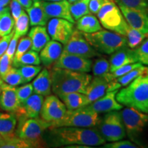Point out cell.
Instances as JSON below:
<instances>
[{
    "label": "cell",
    "mask_w": 148,
    "mask_h": 148,
    "mask_svg": "<svg viewBox=\"0 0 148 148\" xmlns=\"http://www.w3.org/2000/svg\"><path fill=\"white\" fill-rule=\"evenodd\" d=\"M34 93L42 96H48L51 92V80L50 72L47 69H42L32 82Z\"/></svg>",
    "instance_id": "obj_24"
},
{
    "label": "cell",
    "mask_w": 148,
    "mask_h": 148,
    "mask_svg": "<svg viewBox=\"0 0 148 148\" xmlns=\"http://www.w3.org/2000/svg\"><path fill=\"white\" fill-rule=\"evenodd\" d=\"M92 74L94 76H100L110 73V63L109 61L104 58L96 59L92 65Z\"/></svg>",
    "instance_id": "obj_36"
},
{
    "label": "cell",
    "mask_w": 148,
    "mask_h": 148,
    "mask_svg": "<svg viewBox=\"0 0 148 148\" xmlns=\"http://www.w3.org/2000/svg\"><path fill=\"white\" fill-rule=\"evenodd\" d=\"M121 114L127 136L136 145H140L138 137L148 123V114L127 107L121 112Z\"/></svg>",
    "instance_id": "obj_9"
},
{
    "label": "cell",
    "mask_w": 148,
    "mask_h": 148,
    "mask_svg": "<svg viewBox=\"0 0 148 148\" xmlns=\"http://www.w3.org/2000/svg\"><path fill=\"white\" fill-rule=\"evenodd\" d=\"M51 125L47 122L39 118H29L21 122L17 130V136L32 143L33 147H42L44 145L42 136L45 130Z\"/></svg>",
    "instance_id": "obj_7"
},
{
    "label": "cell",
    "mask_w": 148,
    "mask_h": 148,
    "mask_svg": "<svg viewBox=\"0 0 148 148\" xmlns=\"http://www.w3.org/2000/svg\"><path fill=\"white\" fill-rule=\"evenodd\" d=\"M146 68H147L146 66H144L143 65L139 66V67L135 68V69L128 72V73H125V75L116 77V81L121 85V86H126L132 81L134 80L136 77H138L140 74L145 71Z\"/></svg>",
    "instance_id": "obj_37"
},
{
    "label": "cell",
    "mask_w": 148,
    "mask_h": 148,
    "mask_svg": "<svg viewBox=\"0 0 148 148\" xmlns=\"http://www.w3.org/2000/svg\"><path fill=\"white\" fill-rule=\"evenodd\" d=\"M127 24L133 28L148 34V12L119 5Z\"/></svg>",
    "instance_id": "obj_15"
},
{
    "label": "cell",
    "mask_w": 148,
    "mask_h": 148,
    "mask_svg": "<svg viewBox=\"0 0 148 148\" xmlns=\"http://www.w3.org/2000/svg\"><path fill=\"white\" fill-rule=\"evenodd\" d=\"M103 147L106 148H136L138 147V146L130 140H119L105 144Z\"/></svg>",
    "instance_id": "obj_44"
},
{
    "label": "cell",
    "mask_w": 148,
    "mask_h": 148,
    "mask_svg": "<svg viewBox=\"0 0 148 148\" xmlns=\"http://www.w3.org/2000/svg\"><path fill=\"white\" fill-rule=\"evenodd\" d=\"M118 5L148 12V0H114Z\"/></svg>",
    "instance_id": "obj_38"
},
{
    "label": "cell",
    "mask_w": 148,
    "mask_h": 148,
    "mask_svg": "<svg viewBox=\"0 0 148 148\" xmlns=\"http://www.w3.org/2000/svg\"><path fill=\"white\" fill-rule=\"evenodd\" d=\"M76 29L84 33H94L101 30L99 19L92 14H87L76 21Z\"/></svg>",
    "instance_id": "obj_27"
},
{
    "label": "cell",
    "mask_w": 148,
    "mask_h": 148,
    "mask_svg": "<svg viewBox=\"0 0 148 148\" xmlns=\"http://www.w3.org/2000/svg\"><path fill=\"white\" fill-rule=\"evenodd\" d=\"M47 32L52 40L64 44L73 32V23L60 18H52L47 23Z\"/></svg>",
    "instance_id": "obj_13"
},
{
    "label": "cell",
    "mask_w": 148,
    "mask_h": 148,
    "mask_svg": "<svg viewBox=\"0 0 148 148\" xmlns=\"http://www.w3.org/2000/svg\"><path fill=\"white\" fill-rule=\"evenodd\" d=\"M61 101L65 105L67 110H73L89 104V101L86 94L79 92H67L59 95Z\"/></svg>",
    "instance_id": "obj_25"
},
{
    "label": "cell",
    "mask_w": 148,
    "mask_h": 148,
    "mask_svg": "<svg viewBox=\"0 0 148 148\" xmlns=\"http://www.w3.org/2000/svg\"><path fill=\"white\" fill-rule=\"evenodd\" d=\"M10 10H11V14H12V16L14 21L17 19L20 14H21L22 11L23 10L22 5L20 4V3L18 2L17 0H12L11 1Z\"/></svg>",
    "instance_id": "obj_45"
},
{
    "label": "cell",
    "mask_w": 148,
    "mask_h": 148,
    "mask_svg": "<svg viewBox=\"0 0 148 148\" xmlns=\"http://www.w3.org/2000/svg\"><path fill=\"white\" fill-rule=\"evenodd\" d=\"M28 36L32 41L31 49L37 52L40 51L46 44L50 40V36L48 34L47 28L41 25L32 26Z\"/></svg>",
    "instance_id": "obj_23"
},
{
    "label": "cell",
    "mask_w": 148,
    "mask_h": 148,
    "mask_svg": "<svg viewBox=\"0 0 148 148\" xmlns=\"http://www.w3.org/2000/svg\"><path fill=\"white\" fill-rule=\"evenodd\" d=\"M29 19L28 14L25 11H22L21 14L15 21L14 25V34L18 37L25 36L28 32Z\"/></svg>",
    "instance_id": "obj_32"
},
{
    "label": "cell",
    "mask_w": 148,
    "mask_h": 148,
    "mask_svg": "<svg viewBox=\"0 0 148 148\" xmlns=\"http://www.w3.org/2000/svg\"><path fill=\"white\" fill-rule=\"evenodd\" d=\"M18 42L17 49L14 53L13 60L19 58L23 53L28 51L32 46V41L29 36H23Z\"/></svg>",
    "instance_id": "obj_39"
},
{
    "label": "cell",
    "mask_w": 148,
    "mask_h": 148,
    "mask_svg": "<svg viewBox=\"0 0 148 148\" xmlns=\"http://www.w3.org/2000/svg\"><path fill=\"white\" fill-rule=\"evenodd\" d=\"M10 0H0V4L3 5V7H5L10 3Z\"/></svg>",
    "instance_id": "obj_50"
},
{
    "label": "cell",
    "mask_w": 148,
    "mask_h": 148,
    "mask_svg": "<svg viewBox=\"0 0 148 148\" xmlns=\"http://www.w3.org/2000/svg\"><path fill=\"white\" fill-rule=\"evenodd\" d=\"M12 59L6 53L0 56V77H2L12 67Z\"/></svg>",
    "instance_id": "obj_43"
},
{
    "label": "cell",
    "mask_w": 148,
    "mask_h": 148,
    "mask_svg": "<svg viewBox=\"0 0 148 148\" xmlns=\"http://www.w3.org/2000/svg\"><path fill=\"white\" fill-rule=\"evenodd\" d=\"M106 1L107 0H90L89 3H88L90 12H91L92 14H97L103 3Z\"/></svg>",
    "instance_id": "obj_48"
},
{
    "label": "cell",
    "mask_w": 148,
    "mask_h": 148,
    "mask_svg": "<svg viewBox=\"0 0 148 148\" xmlns=\"http://www.w3.org/2000/svg\"><path fill=\"white\" fill-rule=\"evenodd\" d=\"M21 103L16 95V88L5 84H3L2 90L0 93V108L7 112H12L16 114L21 108Z\"/></svg>",
    "instance_id": "obj_18"
},
{
    "label": "cell",
    "mask_w": 148,
    "mask_h": 148,
    "mask_svg": "<svg viewBox=\"0 0 148 148\" xmlns=\"http://www.w3.org/2000/svg\"><path fill=\"white\" fill-rule=\"evenodd\" d=\"M83 34L88 42L98 52L112 54L127 46L126 37L112 31L101 29L90 34L84 32Z\"/></svg>",
    "instance_id": "obj_4"
},
{
    "label": "cell",
    "mask_w": 148,
    "mask_h": 148,
    "mask_svg": "<svg viewBox=\"0 0 148 148\" xmlns=\"http://www.w3.org/2000/svg\"><path fill=\"white\" fill-rule=\"evenodd\" d=\"M14 33V30L12 29V31L10 33V34L6 35V36L1 37V38L0 39V56H1L3 53L6 52L9 43H10V41L11 38H12V37L13 36Z\"/></svg>",
    "instance_id": "obj_46"
},
{
    "label": "cell",
    "mask_w": 148,
    "mask_h": 148,
    "mask_svg": "<svg viewBox=\"0 0 148 148\" xmlns=\"http://www.w3.org/2000/svg\"><path fill=\"white\" fill-rule=\"evenodd\" d=\"M119 103L148 114V67L134 80L117 92Z\"/></svg>",
    "instance_id": "obj_3"
},
{
    "label": "cell",
    "mask_w": 148,
    "mask_h": 148,
    "mask_svg": "<svg viewBox=\"0 0 148 148\" xmlns=\"http://www.w3.org/2000/svg\"><path fill=\"white\" fill-rule=\"evenodd\" d=\"M148 34L140 32L133 28L127 24L125 27V37L127 38V45L130 49H135L140 45Z\"/></svg>",
    "instance_id": "obj_29"
},
{
    "label": "cell",
    "mask_w": 148,
    "mask_h": 148,
    "mask_svg": "<svg viewBox=\"0 0 148 148\" xmlns=\"http://www.w3.org/2000/svg\"><path fill=\"white\" fill-rule=\"evenodd\" d=\"M98 125V130L106 141L121 140L126 135L121 112L117 110L108 112Z\"/></svg>",
    "instance_id": "obj_8"
},
{
    "label": "cell",
    "mask_w": 148,
    "mask_h": 148,
    "mask_svg": "<svg viewBox=\"0 0 148 148\" xmlns=\"http://www.w3.org/2000/svg\"><path fill=\"white\" fill-rule=\"evenodd\" d=\"M90 0H78L70 4V12L75 21L78 20L82 16L90 13L88 3Z\"/></svg>",
    "instance_id": "obj_31"
},
{
    "label": "cell",
    "mask_w": 148,
    "mask_h": 148,
    "mask_svg": "<svg viewBox=\"0 0 148 148\" xmlns=\"http://www.w3.org/2000/svg\"><path fill=\"white\" fill-rule=\"evenodd\" d=\"M33 147L32 143L27 140L23 139L17 136H11V137L4 138L1 148H30Z\"/></svg>",
    "instance_id": "obj_35"
},
{
    "label": "cell",
    "mask_w": 148,
    "mask_h": 148,
    "mask_svg": "<svg viewBox=\"0 0 148 148\" xmlns=\"http://www.w3.org/2000/svg\"><path fill=\"white\" fill-rule=\"evenodd\" d=\"M66 110L65 105L57 96L49 95L44 100L40 114L41 119L51 123L60 119Z\"/></svg>",
    "instance_id": "obj_12"
},
{
    "label": "cell",
    "mask_w": 148,
    "mask_h": 148,
    "mask_svg": "<svg viewBox=\"0 0 148 148\" xmlns=\"http://www.w3.org/2000/svg\"><path fill=\"white\" fill-rule=\"evenodd\" d=\"M4 8H5V7H3V5H1V4H0V12H1V11H2V10H3V9Z\"/></svg>",
    "instance_id": "obj_55"
},
{
    "label": "cell",
    "mask_w": 148,
    "mask_h": 148,
    "mask_svg": "<svg viewBox=\"0 0 148 148\" xmlns=\"http://www.w3.org/2000/svg\"><path fill=\"white\" fill-rule=\"evenodd\" d=\"M114 79L110 72L106 75L95 76L91 79L86 92L89 104L110 91V84Z\"/></svg>",
    "instance_id": "obj_14"
},
{
    "label": "cell",
    "mask_w": 148,
    "mask_h": 148,
    "mask_svg": "<svg viewBox=\"0 0 148 148\" xmlns=\"http://www.w3.org/2000/svg\"><path fill=\"white\" fill-rule=\"evenodd\" d=\"M51 90L57 96L71 92L86 94L92 75L85 72L52 68L50 71Z\"/></svg>",
    "instance_id": "obj_2"
},
{
    "label": "cell",
    "mask_w": 148,
    "mask_h": 148,
    "mask_svg": "<svg viewBox=\"0 0 148 148\" xmlns=\"http://www.w3.org/2000/svg\"><path fill=\"white\" fill-rule=\"evenodd\" d=\"M138 62V58L134 50L130 49L126 46L112 53L109 60L110 72L112 73L122 66Z\"/></svg>",
    "instance_id": "obj_20"
},
{
    "label": "cell",
    "mask_w": 148,
    "mask_h": 148,
    "mask_svg": "<svg viewBox=\"0 0 148 148\" xmlns=\"http://www.w3.org/2000/svg\"><path fill=\"white\" fill-rule=\"evenodd\" d=\"M18 39H19V37L16 36L14 34L13 36H12V38H11L10 43H9L8 47L6 50V53L9 56L10 58L12 59V60H13L14 53H15L16 45H17Z\"/></svg>",
    "instance_id": "obj_47"
},
{
    "label": "cell",
    "mask_w": 148,
    "mask_h": 148,
    "mask_svg": "<svg viewBox=\"0 0 148 148\" xmlns=\"http://www.w3.org/2000/svg\"><path fill=\"white\" fill-rule=\"evenodd\" d=\"M64 52L79 56L86 58L101 56V54L86 39L82 32L74 29L71 37L64 45Z\"/></svg>",
    "instance_id": "obj_10"
},
{
    "label": "cell",
    "mask_w": 148,
    "mask_h": 148,
    "mask_svg": "<svg viewBox=\"0 0 148 148\" xmlns=\"http://www.w3.org/2000/svg\"><path fill=\"white\" fill-rule=\"evenodd\" d=\"M17 1L22 5V7L25 9L29 8V7L32 6L33 3V0H17Z\"/></svg>",
    "instance_id": "obj_49"
},
{
    "label": "cell",
    "mask_w": 148,
    "mask_h": 148,
    "mask_svg": "<svg viewBox=\"0 0 148 148\" xmlns=\"http://www.w3.org/2000/svg\"><path fill=\"white\" fill-rule=\"evenodd\" d=\"M142 64L140 62H135V63H132V64H126V65L122 66L121 67L118 68L117 69L115 70L114 72H112V75L114 78H116V77H119L120 76H122V75H125V73H128L130 71H132L135 68L139 67V66H142Z\"/></svg>",
    "instance_id": "obj_42"
},
{
    "label": "cell",
    "mask_w": 148,
    "mask_h": 148,
    "mask_svg": "<svg viewBox=\"0 0 148 148\" xmlns=\"http://www.w3.org/2000/svg\"><path fill=\"white\" fill-rule=\"evenodd\" d=\"M16 123V116L14 113L0 112V135L3 138L14 136Z\"/></svg>",
    "instance_id": "obj_26"
},
{
    "label": "cell",
    "mask_w": 148,
    "mask_h": 148,
    "mask_svg": "<svg viewBox=\"0 0 148 148\" xmlns=\"http://www.w3.org/2000/svg\"><path fill=\"white\" fill-rule=\"evenodd\" d=\"M63 50L62 43L56 40H49L40 50V62L44 66H48L53 64L59 58Z\"/></svg>",
    "instance_id": "obj_21"
},
{
    "label": "cell",
    "mask_w": 148,
    "mask_h": 148,
    "mask_svg": "<svg viewBox=\"0 0 148 148\" xmlns=\"http://www.w3.org/2000/svg\"><path fill=\"white\" fill-rule=\"evenodd\" d=\"M138 62L141 64H148V38L142 42L134 50Z\"/></svg>",
    "instance_id": "obj_41"
},
{
    "label": "cell",
    "mask_w": 148,
    "mask_h": 148,
    "mask_svg": "<svg viewBox=\"0 0 148 148\" xmlns=\"http://www.w3.org/2000/svg\"><path fill=\"white\" fill-rule=\"evenodd\" d=\"M15 21L11 15L10 8L5 6L0 12V38L12 32Z\"/></svg>",
    "instance_id": "obj_28"
},
{
    "label": "cell",
    "mask_w": 148,
    "mask_h": 148,
    "mask_svg": "<svg viewBox=\"0 0 148 148\" xmlns=\"http://www.w3.org/2000/svg\"><path fill=\"white\" fill-rule=\"evenodd\" d=\"M40 63V56L37 51L28 50L16 60H12L14 67L18 68L23 65H39Z\"/></svg>",
    "instance_id": "obj_30"
},
{
    "label": "cell",
    "mask_w": 148,
    "mask_h": 148,
    "mask_svg": "<svg viewBox=\"0 0 148 148\" xmlns=\"http://www.w3.org/2000/svg\"><path fill=\"white\" fill-rule=\"evenodd\" d=\"M18 68L24 83L30 82L38 75L42 69L39 65H23Z\"/></svg>",
    "instance_id": "obj_34"
},
{
    "label": "cell",
    "mask_w": 148,
    "mask_h": 148,
    "mask_svg": "<svg viewBox=\"0 0 148 148\" xmlns=\"http://www.w3.org/2000/svg\"><path fill=\"white\" fill-rule=\"evenodd\" d=\"M97 15L103 27L125 36V27L127 23L120 8L114 1L107 0L97 12Z\"/></svg>",
    "instance_id": "obj_6"
},
{
    "label": "cell",
    "mask_w": 148,
    "mask_h": 148,
    "mask_svg": "<svg viewBox=\"0 0 148 148\" xmlns=\"http://www.w3.org/2000/svg\"><path fill=\"white\" fill-rule=\"evenodd\" d=\"M25 10L28 14L29 24L32 26L47 25L49 18L44 10L41 0H33L32 6Z\"/></svg>",
    "instance_id": "obj_22"
},
{
    "label": "cell",
    "mask_w": 148,
    "mask_h": 148,
    "mask_svg": "<svg viewBox=\"0 0 148 148\" xmlns=\"http://www.w3.org/2000/svg\"><path fill=\"white\" fill-rule=\"evenodd\" d=\"M118 91V90H114L106 92L101 97L88 104V107L97 113L121 110L123 108V105L118 102L116 99Z\"/></svg>",
    "instance_id": "obj_17"
},
{
    "label": "cell",
    "mask_w": 148,
    "mask_h": 148,
    "mask_svg": "<svg viewBox=\"0 0 148 148\" xmlns=\"http://www.w3.org/2000/svg\"><path fill=\"white\" fill-rule=\"evenodd\" d=\"M92 65V62L89 58H83L62 51L59 58L53 64L52 68H60L88 73L91 70Z\"/></svg>",
    "instance_id": "obj_11"
},
{
    "label": "cell",
    "mask_w": 148,
    "mask_h": 148,
    "mask_svg": "<svg viewBox=\"0 0 148 148\" xmlns=\"http://www.w3.org/2000/svg\"><path fill=\"white\" fill-rule=\"evenodd\" d=\"M42 1H62V0H42Z\"/></svg>",
    "instance_id": "obj_53"
},
{
    "label": "cell",
    "mask_w": 148,
    "mask_h": 148,
    "mask_svg": "<svg viewBox=\"0 0 148 148\" xmlns=\"http://www.w3.org/2000/svg\"><path fill=\"white\" fill-rule=\"evenodd\" d=\"M44 101L43 96L32 94L21 105V108L15 115L19 118H36L39 115Z\"/></svg>",
    "instance_id": "obj_19"
},
{
    "label": "cell",
    "mask_w": 148,
    "mask_h": 148,
    "mask_svg": "<svg viewBox=\"0 0 148 148\" xmlns=\"http://www.w3.org/2000/svg\"><path fill=\"white\" fill-rule=\"evenodd\" d=\"M3 143H4V138L0 135V148H1V147H2Z\"/></svg>",
    "instance_id": "obj_52"
},
{
    "label": "cell",
    "mask_w": 148,
    "mask_h": 148,
    "mask_svg": "<svg viewBox=\"0 0 148 148\" xmlns=\"http://www.w3.org/2000/svg\"><path fill=\"white\" fill-rule=\"evenodd\" d=\"M77 1H78V0H68V1H69L70 3H73Z\"/></svg>",
    "instance_id": "obj_54"
},
{
    "label": "cell",
    "mask_w": 148,
    "mask_h": 148,
    "mask_svg": "<svg viewBox=\"0 0 148 148\" xmlns=\"http://www.w3.org/2000/svg\"><path fill=\"white\" fill-rule=\"evenodd\" d=\"M108 1H114V0H108Z\"/></svg>",
    "instance_id": "obj_56"
},
{
    "label": "cell",
    "mask_w": 148,
    "mask_h": 148,
    "mask_svg": "<svg viewBox=\"0 0 148 148\" xmlns=\"http://www.w3.org/2000/svg\"><path fill=\"white\" fill-rule=\"evenodd\" d=\"M100 122L98 113L88 106L73 110H66L64 115L58 121L51 123L49 127L73 126L94 127Z\"/></svg>",
    "instance_id": "obj_5"
},
{
    "label": "cell",
    "mask_w": 148,
    "mask_h": 148,
    "mask_svg": "<svg viewBox=\"0 0 148 148\" xmlns=\"http://www.w3.org/2000/svg\"><path fill=\"white\" fill-rule=\"evenodd\" d=\"M1 79L5 84L12 86H16L18 85L24 84V81L22 78L19 70L16 67H11L1 77Z\"/></svg>",
    "instance_id": "obj_33"
},
{
    "label": "cell",
    "mask_w": 148,
    "mask_h": 148,
    "mask_svg": "<svg viewBox=\"0 0 148 148\" xmlns=\"http://www.w3.org/2000/svg\"><path fill=\"white\" fill-rule=\"evenodd\" d=\"M49 140L54 146H96L106 142L99 130L94 127L61 126L49 127Z\"/></svg>",
    "instance_id": "obj_1"
},
{
    "label": "cell",
    "mask_w": 148,
    "mask_h": 148,
    "mask_svg": "<svg viewBox=\"0 0 148 148\" xmlns=\"http://www.w3.org/2000/svg\"><path fill=\"white\" fill-rule=\"evenodd\" d=\"M16 95L19 103L21 105L23 104L24 102L29 97V96L32 94L33 86L32 84H27L24 86L16 88Z\"/></svg>",
    "instance_id": "obj_40"
},
{
    "label": "cell",
    "mask_w": 148,
    "mask_h": 148,
    "mask_svg": "<svg viewBox=\"0 0 148 148\" xmlns=\"http://www.w3.org/2000/svg\"><path fill=\"white\" fill-rule=\"evenodd\" d=\"M4 82L3 81V79H1V77H0V93L1 92V90H2V87H3V84Z\"/></svg>",
    "instance_id": "obj_51"
},
{
    "label": "cell",
    "mask_w": 148,
    "mask_h": 148,
    "mask_svg": "<svg viewBox=\"0 0 148 148\" xmlns=\"http://www.w3.org/2000/svg\"><path fill=\"white\" fill-rule=\"evenodd\" d=\"M42 1V0H41ZM70 3L67 0L60 1H42V5L48 17L60 18L67 20L71 23H75L70 12Z\"/></svg>",
    "instance_id": "obj_16"
}]
</instances>
